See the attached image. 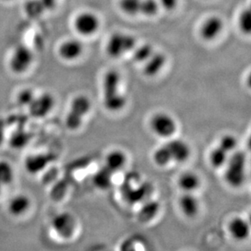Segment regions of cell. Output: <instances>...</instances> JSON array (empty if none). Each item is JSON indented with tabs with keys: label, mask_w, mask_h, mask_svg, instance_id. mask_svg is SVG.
<instances>
[{
	"label": "cell",
	"mask_w": 251,
	"mask_h": 251,
	"mask_svg": "<svg viewBox=\"0 0 251 251\" xmlns=\"http://www.w3.org/2000/svg\"><path fill=\"white\" fill-rule=\"evenodd\" d=\"M160 9L158 0H142L140 14L144 15L146 17H154Z\"/></svg>",
	"instance_id": "obj_29"
},
{
	"label": "cell",
	"mask_w": 251,
	"mask_h": 251,
	"mask_svg": "<svg viewBox=\"0 0 251 251\" xmlns=\"http://www.w3.org/2000/svg\"><path fill=\"white\" fill-rule=\"evenodd\" d=\"M83 43L76 38L64 41L59 48V54L62 59L73 61L81 56L83 53Z\"/></svg>",
	"instance_id": "obj_12"
},
{
	"label": "cell",
	"mask_w": 251,
	"mask_h": 251,
	"mask_svg": "<svg viewBox=\"0 0 251 251\" xmlns=\"http://www.w3.org/2000/svg\"><path fill=\"white\" fill-rule=\"evenodd\" d=\"M237 140L232 134H226L223 136L220 140L218 146L223 148L227 153L234 151L235 148L237 147Z\"/></svg>",
	"instance_id": "obj_31"
},
{
	"label": "cell",
	"mask_w": 251,
	"mask_h": 251,
	"mask_svg": "<svg viewBox=\"0 0 251 251\" xmlns=\"http://www.w3.org/2000/svg\"><path fill=\"white\" fill-rule=\"evenodd\" d=\"M143 202L144 203L138 211V219L142 223H147L155 218V216L159 213V204L158 201L150 199Z\"/></svg>",
	"instance_id": "obj_16"
},
{
	"label": "cell",
	"mask_w": 251,
	"mask_h": 251,
	"mask_svg": "<svg viewBox=\"0 0 251 251\" xmlns=\"http://www.w3.org/2000/svg\"><path fill=\"white\" fill-rule=\"evenodd\" d=\"M33 60V54L30 48L25 45L17 46L10 58V69L15 74H23L28 70Z\"/></svg>",
	"instance_id": "obj_6"
},
{
	"label": "cell",
	"mask_w": 251,
	"mask_h": 251,
	"mask_svg": "<svg viewBox=\"0 0 251 251\" xmlns=\"http://www.w3.org/2000/svg\"><path fill=\"white\" fill-rule=\"evenodd\" d=\"M30 206V199L25 195L13 197L8 203V211L12 216H20L25 213Z\"/></svg>",
	"instance_id": "obj_17"
},
{
	"label": "cell",
	"mask_w": 251,
	"mask_h": 251,
	"mask_svg": "<svg viewBox=\"0 0 251 251\" xmlns=\"http://www.w3.org/2000/svg\"><path fill=\"white\" fill-rule=\"evenodd\" d=\"M151 130L160 138H170L176 133L177 126L173 116L164 112L154 114L150 121Z\"/></svg>",
	"instance_id": "obj_5"
},
{
	"label": "cell",
	"mask_w": 251,
	"mask_h": 251,
	"mask_svg": "<svg viewBox=\"0 0 251 251\" xmlns=\"http://www.w3.org/2000/svg\"><path fill=\"white\" fill-rule=\"evenodd\" d=\"M51 227L59 237L69 239L76 231V219L69 212H60L52 219Z\"/></svg>",
	"instance_id": "obj_7"
},
{
	"label": "cell",
	"mask_w": 251,
	"mask_h": 251,
	"mask_svg": "<svg viewBox=\"0 0 251 251\" xmlns=\"http://www.w3.org/2000/svg\"><path fill=\"white\" fill-rule=\"evenodd\" d=\"M246 154L242 151H235L226 162L225 180L232 187H239L246 180Z\"/></svg>",
	"instance_id": "obj_2"
},
{
	"label": "cell",
	"mask_w": 251,
	"mask_h": 251,
	"mask_svg": "<svg viewBox=\"0 0 251 251\" xmlns=\"http://www.w3.org/2000/svg\"><path fill=\"white\" fill-rule=\"evenodd\" d=\"M55 154L51 153L30 154L25 160V168L29 174L35 175L45 170L52 162L55 161Z\"/></svg>",
	"instance_id": "obj_10"
},
{
	"label": "cell",
	"mask_w": 251,
	"mask_h": 251,
	"mask_svg": "<svg viewBox=\"0 0 251 251\" xmlns=\"http://www.w3.org/2000/svg\"><path fill=\"white\" fill-rule=\"evenodd\" d=\"M172 161L183 163L190 158L191 151L190 146L182 140L174 139L166 143Z\"/></svg>",
	"instance_id": "obj_13"
},
{
	"label": "cell",
	"mask_w": 251,
	"mask_h": 251,
	"mask_svg": "<svg viewBox=\"0 0 251 251\" xmlns=\"http://www.w3.org/2000/svg\"><path fill=\"white\" fill-rule=\"evenodd\" d=\"M46 11H50L56 7L58 0H40Z\"/></svg>",
	"instance_id": "obj_36"
},
{
	"label": "cell",
	"mask_w": 251,
	"mask_h": 251,
	"mask_svg": "<svg viewBox=\"0 0 251 251\" xmlns=\"http://www.w3.org/2000/svg\"><path fill=\"white\" fill-rule=\"evenodd\" d=\"M74 27L82 36L94 35L100 27V20L97 15L91 12H81L74 21Z\"/></svg>",
	"instance_id": "obj_8"
},
{
	"label": "cell",
	"mask_w": 251,
	"mask_h": 251,
	"mask_svg": "<svg viewBox=\"0 0 251 251\" xmlns=\"http://www.w3.org/2000/svg\"><path fill=\"white\" fill-rule=\"evenodd\" d=\"M167 58L164 54L154 51L144 63V74L147 76H154L164 69Z\"/></svg>",
	"instance_id": "obj_14"
},
{
	"label": "cell",
	"mask_w": 251,
	"mask_h": 251,
	"mask_svg": "<svg viewBox=\"0 0 251 251\" xmlns=\"http://www.w3.org/2000/svg\"><path fill=\"white\" fill-rule=\"evenodd\" d=\"M228 230L232 237L238 241L247 239L250 235L249 224L243 219L234 218L230 221L228 225Z\"/></svg>",
	"instance_id": "obj_15"
},
{
	"label": "cell",
	"mask_w": 251,
	"mask_h": 251,
	"mask_svg": "<svg viewBox=\"0 0 251 251\" xmlns=\"http://www.w3.org/2000/svg\"><path fill=\"white\" fill-rule=\"evenodd\" d=\"M67 185L64 181L59 183V185H55V188L53 190L52 195L54 199H59L65 194L66 191ZM55 199V200H56Z\"/></svg>",
	"instance_id": "obj_33"
},
{
	"label": "cell",
	"mask_w": 251,
	"mask_h": 251,
	"mask_svg": "<svg viewBox=\"0 0 251 251\" xmlns=\"http://www.w3.org/2000/svg\"><path fill=\"white\" fill-rule=\"evenodd\" d=\"M55 106V99L50 93H43L35 96L28 106L31 116L34 118H43L48 116Z\"/></svg>",
	"instance_id": "obj_9"
},
{
	"label": "cell",
	"mask_w": 251,
	"mask_h": 251,
	"mask_svg": "<svg viewBox=\"0 0 251 251\" xmlns=\"http://www.w3.org/2000/svg\"><path fill=\"white\" fill-rule=\"evenodd\" d=\"M137 46V41L133 35L116 32L107 41L106 51L110 57L117 59L127 53L133 51Z\"/></svg>",
	"instance_id": "obj_4"
},
{
	"label": "cell",
	"mask_w": 251,
	"mask_h": 251,
	"mask_svg": "<svg viewBox=\"0 0 251 251\" xmlns=\"http://www.w3.org/2000/svg\"><path fill=\"white\" fill-rule=\"evenodd\" d=\"M154 52V48L149 43L136 46L133 50V59L138 63H145Z\"/></svg>",
	"instance_id": "obj_24"
},
{
	"label": "cell",
	"mask_w": 251,
	"mask_h": 251,
	"mask_svg": "<svg viewBox=\"0 0 251 251\" xmlns=\"http://www.w3.org/2000/svg\"><path fill=\"white\" fill-rule=\"evenodd\" d=\"M114 173L106 166L100 168L93 176V183L100 190H107L112 183V176Z\"/></svg>",
	"instance_id": "obj_21"
},
{
	"label": "cell",
	"mask_w": 251,
	"mask_h": 251,
	"mask_svg": "<svg viewBox=\"0 0 251 251\" xmlns=\"http://www.w3.org/2000/svg\"><path fill=\"white\" fill-rule=\"evenodd\" d=\"M35 96L36 95L31 89H24L17 95V102L21 106L28 107Z\"/></svg>",
	"instance_id": "obj_32"
},
{
	"label": "cell",
	"mask_w": 251,
	"mask_h": 251,
	"mask_svg": "<svg viewBox=\"0 0 251 251\" xmlns=\"http://www.w3.org/2000/svg\"><path fill=\"white\" fill-rule=\"evenodd\" d=\"M5 1H9V0H5Z\"/></svg>",
	"instance_id": "obj_38"
},
{
	"label": "cell",
	"mask_w": 251,
	"mask_h": 251,
	"mask_svg": "<svg viewBox=\"0 0 251 251\" xmlns=\"http://www.w3.org/2000/svg\"><path fill=\"white\" fill-rule=\"evenodd\" d=\"M179 204L183 214L187 217H194L199 212V201L196 197L192 195V193H185V195L180 197Z\"/></svg>",
	"instance_id": "obj_18"
},
{
	"label": "cell",
	"mask_w": 251,
	"mask_h": 251,
	"mask_svg": "<svg viewBox=\"0 0 251 251\" xmlns=\"http://www.w3.org/2000/svg\"><path fill=\"white\" fill-rule=\"evenodd\" d=\"M121 76L115 70L105 74L102 84L103 105L109 112H117L126 105V98L120 91Z\"/></svg>",
	"instance_id": "obj_1"
},
{
	"label": "cell",
	"mask_w": 251,
	"mask_h": 251,
	"mask_svg": "<svg viewBox=\"0 0 251 251\" xmlns=\"http://www.w3.org/2000/svg\"><path fill=\"white\" fill-rule=\"evenodd\" d=\"M239 28L242 33L250 34L251 31V11L250 8L243 10L239 16L238 20Z\"/></svg>",
	"instance_id": "obj_30"
},
{
	"label": "cell",
	"mask_w": 251,
	"mask_h": 251,
	"mask_svg": "<svg viewBox=\"0 0 251 251\" xmlns=\"http://www.w3.org/2000/svg\"><path fill=\"white\" fill-rule=\"evenodd\" d=\"M228 154L229 153H227L223 148H221L220 146H218L211 151L210 156H209V160L214 168H221L226 164V162L229 157Z\"/></svg>",
	"instance_id": "obj_23"
},
{
	"label": "cell",
	"mask_w": 251,
	"mask_h": 251,
	"mask_svg": "<svg viewBox=\"0 0 251 251\" xmlns=\"http://www.w3.org/2000/svg\"><path fill=\"white\" fill-rule=\"evenodd\" d=\"M153 159L155 164L159 167H164L170 164L172 161L170 154L166 144L159 147L153 154Z\"/></svg>",
	"instance_id": "obj_28"
},
{
	"label": "cell",
	"mask_w": 251,
	"mask_h": 251,
	"mask_svg": "<svg viewBox=\"0 0 251 251\" xmlns=\"http://www.w3.org/2000/svg\"><path fill=\"white\" fill-rule=\"evenodd\" d=\"M160 7H163L167 11H173L178 4V0H158Z\"/></svg>",
	"instance_id": "obj_34"
},
{
	"label": "cell",
	"mask_w": 251,
	"mask_h": 251,
	"mask_svg": "<svg viewBox=\"0 0 251 251\" xmlns=\"http://www.w3.org/2000/svg\"><path fill=\"white\" fill-rule=\"evenodd\" d=\"M14 179V171L7 161H0V183L2 185H9Z\"/></svg>",
	"instance_id": "obj_26"
},
{
	"label": "cell",
	"mask_w": 251,
	"mask_h": 251,
	"mask_svg": "<svg viewBox=\"0 0 251 251\" xmlns=\"http://www.w3.org/2000/svg\"><path fill=\"white\" fill-rule=\"evenodd\" d=\"M91 102L85 95L74 98L70 105V109L65 118V125L70 130H76L81 126L85 116L90 112Z\"/></svg>",
	"instance_id": "obj_3"
},
{
	"label": "cell",
	"mask_w": 251,
	"mask_h": 251,
	"mask_svg": "<svg viewBox=\"0 0 251 251\" xmlns=\"http://www.w3.org/2000/svg\"><path fill=\"white\" fill-rule=\"evenodd\" d=\"M2 184H1V183H0V193H1V190H2Z\"/></svg>",
	"instance_id": "obj_37"
},
{
	"label": "cell",
	"mask_w": 251,
	"mask_h": 251,
	"mask_svg": "<svg viewBox=\"0 0 251 251\" xmlns=\"http://www.w3.org/2000/svg\"><path fill=\"white\" fill-rule=\"evenodd\" d=\"M223 20L217 16H212L207 19L201 25L200 28V35L204 40L207 42L215 40L221 35L224 29Z\"/></svg>",
	"instance_id": "obj_11"
},
{
	"label": "cell",
	"mask_w": 251,
	"mask_h": 251,
	"mask_svg": "<svg viewBox=\"0 0 251 251\" xmlns=\"http://www.w3.org/2000/svg\"><path fill=\"white\" fill-rule=\"evenodd\" d=\"M24 10L29 18H38L46 12L40 0H27L25 3Z\"/></svg>",
	"instance_id": "obj_25"
},
{
	"label": "cell",
	"mask_w": 251,
	"mask_h": 251,
	"mask_svg": "<svg viewBox=\"0 0 251 251\" xmlns=\"http://www.w3.org/2000/svg\"><path fill=\"white\" fill-rule=\"evenodd\" d=\"M7 120L0 117V146L2 144V142L4 141L5 131L7 128Z\"/></svg>",
	"instance_id": "obj_35"
},
{
	"label": "cell",
	"mask_w": 251,
	"mask_h": 251,
	"mask_svg": "<svg viewBox=\"0 0 251 251\" xmlns=\"http://www.w3.org/2000/svg\"><path fill=\"white\" fill-rule=\"evenodd\" d=\"M127 158L124 152L115 150L107 154L106 159H105V165L112 173H116V172L121 170L124 166L126 165Z\"/></svg>",
	"instance_id": "obj_20"
},
{
	"label": "cell",
	"mask_w": 251,
	"mask_h": 251,
	"mask_svg": "<svg viewBox=\"0 0 251 251\" xmlns=\"http://www.w3.org/2000/svg\"><path fill=\"white\" fill-rule=\"evenodd\" d=\"M31 135L28 131L25 130V126L17 127L9 138L10 147L13 149L20 150L26 147L30 142Z\"/></svg>",
	"instance_id": "obj_19"
},
{
	"label": "cell",
	"mask_w": 251,
	"mask_h": 251,
	"mask_svg": "<svg viewBox=\"0 0 251 251\" xmlns=\"http://www.w3.org/2000/svg\"><path fill=\"white\" fill-rule=\"evenodd\" d=\"M142 0H121L120 7L121 11L128 16L140 14Z\"/></svg>",
	"instance_id": "obj_27"
},
{
	"label": "cell",
	"mask_w": 251,
	"mask_h": 251,
	"mask_svg": "<svg viewBox=\"0 0 251 251\" xmlns=\"http://www.w3.org/2000/svg\"><path fill=\"white\" fill-rule=\"evenodd\" d=\"M178 184L181 190L185 193H193L200 185V179L195 173L187 172L180 175L178 180Z\"/></svg>",
	"instance_id": "obj_22"
}]
</instances>
